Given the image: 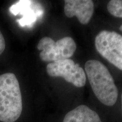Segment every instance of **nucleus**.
Masks as SVG:
<instances>
[{
    "label": "nucleus",
    "mask_w": 122,
    "mask_h": 122,
    "mask_svg": "<svg viewBox=\"0 0 122 122\" xmlns=\"http://www.w3.org/2000/svg\"><path fill=\"white\" fill-rule=\"evenodd\" d=\"M37 49L40 50V58L44 62H57L70 59L76 49L72 38L66 37L54 41L49 37H42L39 41Z\"/></svg>",
    "instance_id": "7ed1b4c3"
},
{
    "label": "nucleus",
    "mask_w": 122,
    "mask_h": 122,
    "mask_svg": "<svg viewBox=\"0 0 122 122\" xmlns=\"http://www.w3.org/2000/svg\"><path fill=\"white\" fill-rule=\"evenodd\" d=\"M121 100H122V94L121 96Z\"/></svg>",
    "instance_id": "f8f14e48"
},
{
    "label": "nucleus",
    "mask_w": 122,
    "mask_h": 122,
    "mask_svg": "<svg viewBox=\"0 0 122 122\" xmlns=\"http://www.w3.org/2000/svg\"><path fill=\"white\" fill-rule=\"evenodd\" d=\"M107 7L111 15L122 18V0H111L108 3Z\"/></svg>",
    "instance_id": "1a4fd4ad"
},
{
    "label": "nucleus",
    "mask_w": 122,
    "mask_h": 122,
    "mask_svg": "<svg viewBox=\"0 0 122 122\" xmlns=\"http://www.w3.org/2000/svg\"><path fill=\"white\" fill-rule=\"evenodd\" d=\"M46 72L51 77H62L76 87H83L86 83V74L78 64L70 59L51 62L46 66Z\"/></svg>",
    "instance_id": "39448f33"
},
{
    "label": "nucleus",
    "mask_w": 122,
    "mask_h": 122,
    "mask_svg": "<svg viewBox=\"0 0 122 122\" xmlns=\"http://www.w3.org/2000/svg\"><path fill=\"white\" fill-rule=\"evenodd\" d=\"M63 122H102L97 112L85 105H80L66 115Z\"/></svg>",
    "instance_id": "6e6552de"
},
{
    "label": "nucleus",
    "mask_w": 122,
    "mask_h": 122,
    "mask_svg": "<svg viewBox=\"0 0 122 122\" xmlns=\"http://www.w3.org/2000/svg\"><path fill=\"white\" fill-rule=\"evenodd\" d=\"M22 97L19 82L13 73L0 75V121L14 122L22 112Z\"/></svg>",
    "instance_id": "f03ea898"
},
{
    "label": "nucleus",
    "mask_w": 122,
    "mask_h": 122,
    "mask_svg": "<svg viewBox=\"0 0 122 122\" xmlns=\"http://www.w3.org/2000/svg\"><path fill=\"white\" fill-rule=\"evenodd\" d=\"M64 11L68 18L76 16L80 23L87 24L93 14V2L91 0H66Z\"/></svg>",
    "instance_id": "0eeeda50"
},
{
    "label": "nucleus",
    "mask_w": 122,
    "mask_h": 122,
    "mask_svg": "<svg viewBox=\"0 0 122 122\" xmlns=\"http://www.w3.org/2000/svg\"><path fill=\"white\" fill-rule=\"evenodd\" d=\"M85 71L96 97L103 105L113 106L118 91L109 70L100 61L93 59L85 63Z\"/></svg>",
    "instance_id": "f257e3e1"
},
{
    "label": "nucleus",
    "mask_w": 122,
    "mask_h": 122,
    "mask_svg": "<svg viewBox=\"0 0 122 122\" xmlns=\"http://www.w3.org/2000/svg\"><path fill=\"white\" fill-rule=\"evenodd\" d=\"M97 51L114 66L122 71V35L103 30L95 39Z\"/></svg>",
    "instance_id": "20e7f679"
},
{
    "label": "nucleus",
    "mask_w": 122,
    "mask_h": 122,
    "mask_svg": "<svg viewBox=\"0 0 122 122\" xmlns=\"http://www.w3.org/2000/svg\"><path fill=\"white\" fill-rule=\"evenodd\" d=\"M10 11L14 15H23V17L18 20L22 27L31 26L43 13L40 4L32 1H19L10 7Z\"/></svg>",
    "instance_id": "423d86ee"
},
{
    "label": "nucleus",
    "mask_w": 122,
    "mask_h": 122,
    "mask_svg": "<svg viewBox=\"0 0 122 122\" xmlns=\"http://www.w3.org/2000/svg\"><path fill=\"white\" fill-rule=\"evenodd\" d=\"M119 30L122 32V24L121 25H120V28H119Z\"/></svg>",
    "instance_id": "9b49d317"
},
{
    "label": "nucleus",
    "mask_w": 122,
    "mask_h": 122,
    "mask_svg": "<svg viewBox=\"0 0 122 122\" xmlns=\"http://www.w3.org/2000/svg\"><path fill=\"white\" fill-rule=\"evenodd\" d=\"M5 49V40L0 30V56L4 51Z\"/></svg>",
    "instance_id": "9d476101"
}]
</instances>
